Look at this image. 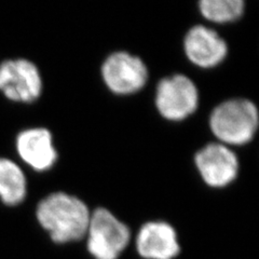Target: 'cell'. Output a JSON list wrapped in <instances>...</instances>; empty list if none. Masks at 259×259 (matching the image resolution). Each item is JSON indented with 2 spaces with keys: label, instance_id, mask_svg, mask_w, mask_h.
Listing matches in <instances>:
<instances>
[{
  "label": "cell",
  "instance_id": "1",
  "mask_svg": "<svg viewBox=\"0 0 259 259\" xmlns=\"http://www.w3.org/2000/svg\"><path fill=\"white\" fill-rule=\"evenodd\" d=\"M37 220L55 243L82 239L90 223V210L80 199L65 192H54L40 201Z\"/></svg>",
  "mask_w": 259,
  "mask_h": 259
},
{
  "label": "cell",
  "instance_id": "2",
  "mask_svg": "<svg viewBox=\"0 0 259 259\" xmlns=\"http://www.w3.org/2000/svg\"><path fill=\"white\" fill-rule=\"evenodd\" d=\"M258 124V109L254 103L245 99L222 103L209 118L210 130L224 145L247 144L253 140Z\"/></svg>",
  "mask_w": 259,
  "mask_h": 259
},
{
  "label": "cell",
  "instance_id": "3",
  "mask_svg": "<svg viewBox=\"0 0 259 259\" xmlns=\"http://www.w3.org/2000/svg\"><path fill=\"white\" fill-rule=\"evenodd\" d=\"M87 233L88 249L95 259H118L131 238L127 226L104 207L94 210Z\"/></svg>",
  "mask_w": 259,
  "mask_h": 259
},
{
  "label": "cell",
  "instance_id": "4",
  "mask_svg": "<svg viewBox=\"0 0 259 259\" xmlns=\"http://www.w3.org/2000/svg\"><path fill=\"white\" fill-rule=\"evenodd\" d=\"M199 92L193 81L184 75L162 79L157 88L156 105L162 117L181 121L197 110Z\"/></svg>",
  "mask_w": 259,
  "mask_h": 259
},
{
  "label": "cell",
  "instance_id": "5",
  "mask_svg": "<svg viewBox=\"0 0 259 259\" xmlns=\"http://www.w3.org/2000/svg\"><path fill=\"white\" fill-rule=\"evenodd\" d=\"M0 91L16 103L35 102L42 91V79L34 63L8 60L0 64Z\"/></svg>",
  "mask_w": 259,
  "mask_h": 259
},
{
  "label": "cell",
  "instance_id": "6",
  "mask_svg": "<svg viewBox=\"0 0 259 259\" xmlns=\"http://www.w3.org/2000/svg\"><path fill=\"white\" fill-rule=\"evenodd\" d=\"M102 75L109 90L116 94L136 93L146 84L148 70L144 62L127 52H116L104 62Z\"/></svg>",
  "mask_w": 259,
  "mask_h": 259
},
{
  "label": "cell",
  "instance_id": "7",
  "mask_svg": "<svg viewBox=\"0 0 259 259\" xmlns=\"http://www.w3.org/2000/svg\"><path fill=\"white\" fill-rule=\"evenodd\" d=\"M196 165L203 181L214 188H222L232 183L239 172L238 158L224 144H208L197 155Z\"/></svg>",
  "mask_w": 259,
  "mask_h": 259
},
{
  "label": "cell",
  "instance_id": "8",
  "mask_svg": "<svg viewBox=\"0 0 259 259\" xmlns=\"http://www.w3.org/2000/svg\"><path fill=\"white\" fill-rule=\"evenodd\" d=\"M184 48L189 61L202 68L216 66L228 52L225 40L215 30L203 25H196L187 32Z\"/></svg>",
  "mask_w": 259,
  "mask_h": 259
},
{
  "label": "cell",
  "instance_id": "9",
  "mask_svg": "<svg viewBox=\"0 0 259 259\" xmlns=\"http://www.w3.org/2000/svg\"><path fill=\"white\" fill-rule=\"evenodd\" d=\"M16 151L20 158L38 172L50 169L56 159L52 134L44 127L24 130L16 137Z\"/></svg>",
  "mask_w": 259,
  "mask_h": 259
},
{
  "label": "cell",
  "instance_id": "10",
  "mask_svg": "<svg viewBox=\"0 0 259 259\" xmlns=\"http://www.w3.org/2000/svg\"><path fill=\"white\" fill-rule=\"evenodd\" d=\"M136 248L145 259H174L181 252L175 229L164 222L145 224L137 234Z\"/></svg>",
  "mask_w": 259,
  "mask_h": 259
},
{
  "label": "cell",
  "instance_id": "11",
  "mask_svg": "<svg viewBox=\"0 0 259 259\" xmlns=\"http://www.w3.org/2000/svg\"><path fill=\"white\" fill-rule=\"evenodd\" d=\"M27 182L22 168L10 159L0 158V200L15 206L25 200Z\"/></svg>",
  "mask_w": 259,
  "mask_h": 259
},
{
  "label": "cell",
  "instance_id": "12",
  "mask_svg": "<svg viewBox=\"0 0 259 259\" xmlns=\"http://www.w3.org/2000/svg\"><path fill=\"white\" fill-rule=\"evenodd\" d=\"M199 8L206 20L227 23L240 18L244 11V3L242 0H202Z\"/></svg>",
  "mask_w": 259,
  "mask_h": 259
}]
</instances>
